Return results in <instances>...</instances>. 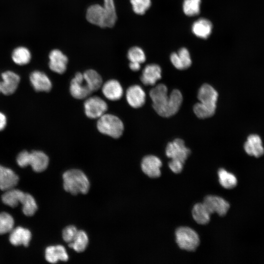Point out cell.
Segmentation results:
<instances>
[{
	"mask_svg": "<svg viewBox=\"0 0 264 264\" xmlns=\"http://www.w3.org/2000/svg\"><path fill=\"white\" fill-rule=\"evenodd\" d=\"M170 60L173 66L179 70L187 69L192 64L189 52L184 47L180 48L177 53H172Z\"/></svg>",
	"mask_w": 264,
	"mask_h": 264,
	"instance_id": "cell-21",
	"label": "cell"
},
{
	"mask_svg": "<svg viewBox=\"0 0 264 264\" xmlns=\"http://www.w3.org/2000/svg\"><path fill=\"white\" fill-rule=\"evenodd\" d=\"M212 24L210 21L206 19L201 18L195 21L192 25V31L197 37L207 38L211 33Z\"/></svg>",
	"mask_w": 264,
	"mask_h": 264,
	"instance_id": "cell-25",
	"label": "cell"
},
{
	"mask_svg": "<svg viewBox=\"0 0 264 264\" xmlns=\"http://www.w3.org/2000/svg\"><path fill=\"white\" fill-rule=\"evenodd\" d=\"M126 98L128 104L133 108L143 106L146 101V93L141 86L134 85L129 87L126 92Z\"/></svg>",
	"mask_w": 264,
	"mask_h": 264,
	"instance_id": "cell-13",
	"label": "cell"
},
{
	"mask_svg": "<svg viewBox=\"0 0 264 264\" xmlns=\"http://www.w3.org/2000/svg\"><path fill=\"white\" fill-rule=\"evenodd\" d=\"M129 67L132 70L136 71L140 69L141 66L140 64L138 63L130 62L129 64Z\"/></svg>",
	"mask_w": 264,
	"mask_h": 264,
	"instance_id": "cell-40",
	"label": "cell"
},
{
	"mask_svg": "<svg viewBox=\"0 0 264 264\" xmlns=\"http://www.w3.org/2000/svg\"><path fill=\"white\" fill-rule=\"evenodd\" d=\"M88 243L87 233L83 230H79L73 241L68 243V246L77 252H82L86 249Z\"/></svg>",
	"mask_w": 264,
	"mask_h": 264,
	"instance_id": "cell-29",
	"label": "cell"
},
{
	"mask_svg": "<svg viewBox=\"0 0 264 264\" xmlns=\"http://www.w3.org/2000/svg\"><path fill=\"white\" fill-rule=\"evenodd\" d=\"M19 180L18 176L11 169L0 165V189L7 191L14 188Z\"/></svg>",
	"mask_w": 264,
	"mask_h": 264,
	"instance_id": "cell-20",
	"label": "cell"
},
{
	"mask_svg": "<svg viewBox=\"0 0 264 264\" xmlns=\"http://www.w3.org/2000/svg\"><path fill=\"white\" fill-rule=\"evenodd\" d=\"M183 163L178 160L172 159L169 162V167L170 169L174 173L178 174L180 173L183 167Z\"/></svg>",
	"mask_w": 264,
	"mask_h": 264,
	"instance_id": "cell-38",
	"label": "cell"
},
{
	"mask_svg": "<svg viewBox=\"0 0 264 264\" xmlns=\"http://www.w3.org/2000/svg\"><path fill=\"white\" fill-rule=\"evenodd\" d=\"M201 0H184L183 4L184 13L187 16H194L200 12Z\"/></svg>",
	"mask_w": 264,
	"mask_h": 264,
	"instance_id": "cell-33",
	"label": "cell"
},
{
	"mask_svg": "<svg viewBox=\"0 0 264 264\" xmlns=\"http://www.w3.org/2000/svg\"><path fill=\"white\" fill-rule=\"evenodd\" d=\"M1 92V89H0V93Z\"/></svg>",
	"mask_w": 264,
	"mask_h": 264,
	"instance_id": "cell-41",
	"label": "cell"
},
{
	"mask_svg": "<svg viewBox=\"0 0 264 264\" xmlns=\"http://www.w3.org/2000/svg\"><path fill=\"white\" fill-rule=\"evenodd\" d=\"M86 18L91 24L100 27H108V16L103 6L95 4L87 9Z\"/></svg>",
	"mask_w": 264,
	"mask_h": 264,
	"instance_id": "cell-10",
	"label": "cell"
},
{
	"mask_svg": "<svg viewBox=\"0 0 264 264\" xmlns=\"http://www.w3.org/2000/svg\"><path fill=\"white\" fill-rule=\"evenodd\" d=\"M218 97L217 91L211 86L207 84L202 85L198 94L199 102L193 107L196 115L201 119L213 116L215 112Z\"/></svg>",
	"mask_w": 264,
	"mask_h": 264,
	"instance_id": "cell-2",
	"label": "cell"
},
{
	"mask_svg": "<svg viewBox=\"0 0 264 264\" xmlns=\"http://www.w3.org/2000/svg\"><path fill=\"white\" fill-rule=\"evenodd\" d=\"M161 78V69L160 66L157 64H149L142 71L140 79L144 85L153 86Z\"/></svg>",
	"mask_w": 264,
	"mask_h": 264,
	"instance_id": "cell-19",
	"label": "cell"
},
{
	"mask_svg": "<svg viewBox=\"0 0 264 264\" xmlns=\"http://www.w3.org/2000/svg\"><path fill=\"white\" fill-rule=\"evenodd\" d=\"M161 166L162 162L160 159L153 155H148L144 157L141 163L143 173L151 178H157L161 176Z\"/></svg>",
	"mask_w": 264,
	"mask_h": 264,
	"instance_id": "cell-12",
	"label": "cell"
},
{
	"mask_svg": "<svg viewBox=\"0 0 264 264\" xmlns=\"http://www.w3.org/2000/svg\"><path fill=\"white\" fill-rule=\"evenodd\" d=\"M167 87L159 84L150 91L153 107L160 116L169 117L175 114L179 110L183 98L181 92L175 89L168 95Z\"/></svg>",
	"mask_w": 264,
	"mask_h": 264,
	"instance_id": "cell-1",
	"label": "cell"
},
{
	"mask_svg": "<svg viewBox=\"0 0 264 264\" xmlns=\"http://www.w3.org/2000/svg\"><path fill=\"white\" fill-rule=\"evenodd\" d=\"M78 230L73 225H69L65 227L62 232L63 240L67 243H70L73 241L75 237Z\"/></svg>",
	"mask_w": 264,
	"mask_h": 264,
	"instance_id": "cell-37",
	"label": "cell"
},
{
	"mask_svg": "<svg viewBox=\"0 0 264 264\" xmlns=\"http://www.w3.org/2000/svg\"><path fill=\"white\" fill-rule=\"evenodd\" d=\"M96 127L101 133L113 138L121 137L124 130V124L118 117L106 113L98 119Z\"/></svg>",
	"mask_w": 264,
	"mask_h": 264,
	"instance_id": "cell-4",
	"label": "cell"
},
{
	"mask_svg": "<svg viewBox=\"0 0 264 264\" xmlns=\"http://www.w3.org/2000/svg\"><path fill=\"white\" fill-rule=\"evenodd\" d=\"M133 11L137 14L143 15L151 5V0H130Z\"/></svg>",
	"mask_w": 264,
	"mask_h": 264,
	"instance_id": "cell-36",
	"label": "cell"
},
{
	"mask_svg": "<svg viewBox=\"0 0 264 264\" xmlns=\"http://www.w3.org/2000/svg\"><path fill=\"white\" fill-rule=\"evenodd\" d=\"M22 212L27 216H32L37 210V205L33 197L30 194H27L26 198L23 203Z\"/></svg>",
	"mask_w": 264,
	"mask_h": 264,
	"instance_id": "cell-35",
	"label": "cell"
},
{
	"mask_svg": "<svg viewBox=\"0 0 264 264\" xmlns=\"http://www.w3.org/2000/svg\"><path fill=\"white\" fill-rule=\"evenodd\" d=\"M13 62L18 65H25L29 63L31 59L30 50L24 46L15 48L12 53Z\"/></svg>",
	"mask_w": 264,
	"mask_h": 264,
	"instance_id": "cell-28",
	"label": "cell"
},
{
	"mask_svg": "<svg viewBox=\"0 0 264 264\" xmlns=\"http://www.w3.org/2000/svg\"><path fill=\"white\" fill-rule=\"evenodd\" d=\"M127 57L130 62L138 64L143 63L146 56L143 50L139 47L133 46L129 49Z\"/></svg>",
	"mask_w": 264,
	"mask_h": 264,
	"instance_id": "cell-34",
	"label": "cell"
},
{
	"mask_svg": "<svg viewBox=\"0 0 264 264\" xmlns=\"http://www.w3.org/2000/svg\"><path fill=\"white\" fill-rule=\"evenodd\" d=\"M192 214L194 220L198 224H206L210 220L211 214L203 203H196L193 206Z\"/></svg>",
	"mask_w": 264,
	"mask_h": 264,
	"instance_id": "cell-26",
	"label": "cell"
},
{
	"mask_svg": "<svg viewBox=\"0 0 264 264\" xmlns=\"http://www.w3.org/2000/svg\"><path fill=\"white\" fill-rule=\"evenodd\" d=\"M27 193L14 188L6 191L1 197L3 202L11 207H16L21 203H24Z\"/></svg>",
	"mask_w": 264,
	"mask_h": 264,
	"instance_id": "cell-23",
	"label": "cell"
},
{
	"mask_svg": "<svg viewBox=\"0 0 264 264\" xmlns=\"http://www.w3.org/2000/svg\"><path fill=\"white\" fill-rule=\"evenodd\" d=\"M17 162L21 167H25L29 165L35 172H41L47 168L49 158L47 155L42 151H33L28 152L23 151L18 154Z\"/></svg>",
	"mask_w": 264,
	"mask_h": 264,
	"instance_id": "cell-5",
	"label": "cell"
},
{
	"mask_svg": "<svg viewBox=\"0 0 264 264\" xmlns=\"http://www.w3.org/2000/svg\"><path fill=\"white\" fill-rule=\"evenodd\" d=\"M14 220L8 213H0V235L10 232L13 229Z\"/></svg>",
	"mask_w": 264,
	"mask_h": 264,
	"instance_id": "cell-31",
	"label": "cell"
},
{
	"mask_svg": "<svg viewBox=\"0 0 264 264\" xmlns=\"http://www.w3.org/2000/svg\"><path fill=\"white\" fill-rule=\"evenodd\" d=\"M176 242L180 248L189 251L196 250L199 244L198 235L193 229L179 227L176 231Z\"/></svg>",
	"mask_w": 264,
	"mask_h": 264,
	"instance_id": "cell-6",
	"label": "cell"
},
{
	"mask_svg": "<svg viewBox=\"0 0 264 264\" xmlns=\"http://www.w3.org/2000/svg\"><path fill=\"white\" fill-rule=\"evenodd\" d=\"M244 149L249 155L259 157L264 154L262 141L258 134L249 135L244 144Z\"/></svg>",
	"mask_w": 264,
	"mask_h": 264,
	"instance_id": "cell-18",
	"label": "cell"
},
{
	"mask_svg": "<svg viewBox=\"0 0 264 264\" xmlns=\"http://www.w3.org/2000/svg\"><path fill=\"white\" fill-rule=\"evenodd\" d=\"M2 81H0L1 92L4 95H9L13 94L19 85L20 76L11 71H6L1 75Z\"/></svg>",
	"mask_w": 264,
	"mask_h": 264,
	"instance_id": "cell-15",
	"label": "cell"
},
{
	"mask_svg": "<svg viewBox=\"0 0 264 264\" xmlns=\"http://www.w3.org/2000/svg\"><path fill=\"white\" fill-rule=\"evenodd\" d=\"M31 238L30 231L22 227H17L10 232L9 241L15 246L23 245L27 246Z\"/></svg>",
	"mask_w": 264,
	"mask_h": 264,
	"instance_id": "cell-22",
	"label": "cell"
},
{
	"mask_svg": "<svg viewBox=\"0 0 264 264\" xmlns=\"http://www.w3.org/2000/svg\"><path fill=\"white\" fill-rule=\"evenodd\" d=\"M6 125V118L4 114L0 112V131L3 130Z\"/></svg>",
	"mask_w": 264,
	"mask_h": 264,
	"instance_id": "cell-39",
	"label": "cell"
},
{
	"mask_svg": "<svg viewBox=\"0 0 264 264\" xmlns=\"http://www.w3.org/2000/svg\"><path fill=\"white\" fill-rule=\"evenodd\" d=\"M69 91L71 96L77 99H84L88 97L92 91L88 86L83 76V73L77 72L71 79Z\"/></svg>",
	"mask_w": 264,
	"mask_h": 264,
	"instance_id": "cell-9",
	"label": "cell"
},
{
	"mask_svg": "<svg viewBox=\"0 0 264 264\" xmlns=\"http://www.w3.org/2000/svg\"><path fill=\"white\" fill-rule=\"evenodd\" d=\"M202 203L211 214L216 213L220 216L225 215L230 208V204L226 200L216 196L205 197Z\"/></svg>",
	"mask_w": 264,
	"mask_h": 264,
	"instance_id": "cell-11",
	"label": "cell"
},
{
	"mask_svg": "<svg viewBox=\"0 0 264 264\" xmlns=\"http://www.w3.org/2000/svg\"><path fill=\"white\" fill-rule=\"evenodd\" d=\"M165 153L167 157L173 160L180 161L184 164L190 155L191 151L185 146L182 139L176 138L168 143Z\"/></svg>",
	"mask_w": 264,
	"mask_h": 264,
	"instance_id": "cell-8",
	"label": "cell"
},
{
	"mask_svg": "<svg viewBox=\"0 0 264 264\" xmlns=\"http://www.w3.org/2000/svg\"><path fill=\"white\" fill-rule=\"evenodd\" d=\"M46 260L50 263H56L59 261L66 262L68 256L65 248L61 245L49 246L45 251Z\"/></svg>",
	"mask_w": 264,
	"mask_h": 264,
	"instance_id": "cell-24",
	"label": "cell"
},
{
	"mask_svg": "<svg viewBox=\"0 0 264 264\" xmlns=\"http://www.w3.org/2000/svg\"><path fill=\"white\" fill-rule=\"evenodd\" d=\"M108 16V27H113L117 20L116 9L113 0H104V5Z\"/></svg>",
	"mask_w": 264,
	"mask_h": 264,
	"instance_id": "cell-32",
	"label": "cell"
},
{
	"mask_svg": "<svg viewBox=\"0 0 264 264\" xmlns=\"http://www.w3.org/2000/svg\"><path fill=\"white\" fill-rule=\"evenodd\" d=\"M101 88L103 94L109 100H118L123 95L122 85L118 81L115 79L108 80L102 85Z\"/></svg>",
	"mask_w": 264,
	"mask_h": 264,
	"instance_id": "cell-16",
	"label": "cell"
},
{
	"mask_svg": "<svg viewBox=\"0 0 264 264\" xmlns=\"http://www.w3.org/2000/svg\"><path fill=\"white\" fill-rule=\"evenodd\" d=\"M63 179L64 189L72 195L86 194L89 191L88 179L80 170L71 169L66 171L63 175Z\"/></svg>",
	"mask_w": 264,
	"mask_h": 264,
	"instance_id": "cell-3",
	"label": "cell"
},
{
	"mask_svg": "<svg viewBox=\"0 0 264 264\" xmlns=\"http://www.w3.org/2000/svg\"><path fill=\"white\" fill-rule=\"evenodd\" d=\"M83 76L88 86L92 92L101 88L103 85L102 78L95 70L88 69L84 72Z\"/></svg>",
	"mask_w": 264,
	"mask_h": 264,
	"instance_id": "cell-27",
	"label": "cell"
},
{
	"mask_svg": "<svg viewBox=\"0 0 264 264\" xmlns=\"http://www.w3.org/2000/svg\"><path fill=\"white\" fill-rule=\"evenodd\" d=\"M49 68L58 74L64 73L66 69L68 58L61 50L55 49L49 54Z\"/></svg>",
	"mask_w": 264,
	"mask_h": 264,
	"instance_id": "cell-14",
	"label": "cell"
},
{
	"mask_svg": "<svg viewBox=\"0 0 264 264\" xmlns=\"http://www.w3.org/2000/svg\"><path fill=\"white\" fill-rule=\"evenodd\" d=\"M84 112L86 115L90 119H98L108 110V106L103 99L93 96L86 98L84 103Z\"/></svg>",
	"mask_w": 264,
	"mask_h": 264,
	"instance_id": "cell-7",
	"label": "cell"
},
{
	"mask_svg": "<svg viewBox=\"0 0 264 264\" xmlns=\"http://www.w3.org/2000/svg\"><path fill=\"white\" fill-rule=\"evenodd\" d=\"M29 78L32 87L37 91L48 92L51 89V82L44 72L35 70L30 74Z\"/></svg>",
	"mask_w": 264,
	"mask_h": 264,
	"instance_id": "cell-17",
	"label": "cell"
},
{
	"mask_svg": "<svg viewBox=\"0 0 264 264\" xmlns=\"http://www.w3.org/2000/svg\"><path fill=\"white\" fill-rule=\"evenodd\" d=\"M218 174L219 182L223 188L230 189L237 185V179L232 173L221 168L219 170Z\"/></svg>",
	"mask_w": 264,
	"mask_h": 264,
	"instance_id": "cell-30",
	"label": "cell"
}]
</instances>
